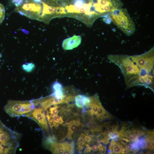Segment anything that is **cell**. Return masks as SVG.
Returning <instances> with one entry per match:
<instances>
[{
	"mask_svg": "<svg viewBox=\"0 0 154 154\" xmlns=\"http://www.w3.org/2000/svg\"><path fill=\"white\" fill-rule=\"evenodd\" d=\"M48 150L53 154H73L74 153V142H58L51 146Z\"/></svg>",
	"mask_w": 154,
	"mask_h": 154,
	"instance_id": "obj_8",
	"label": "cell"
},
{
	"mask_svg": "<svg viewBox=\"0 0 154 154\" xmlns=\"http://www.w3.org/2000/svg\"><path fill=\"white\" fill-rule=\"evenodd\" d=\"M34 107L31 100H10L8 101L4 109L9 115L12 117L27 116L33 111Z\"/></svg>",
	"mask_w": 154,
	"mask_h": 154,
	"instance_id": "obj_4",
	"label": "cell"
},
{
	"mask_svg": "<svg viewBox=\"0 0 154 154\" xmlns=\"http://www.w3.org/2000/svg\"><path fill=\"white\" fill-rule=\"evenodd\" d=\"M35 67V64L31 63L24 64L22 66L23 70L27 72H29L32 71Z\"/></svg>",
	"mask_w": 154,
	"mask_h": 154,
	"instance_id": "obj_15",
	"label": "cell"
},
{
	"mask_svg": "<svg viewBox=\"0 0 154 154\" xmlns=\"http://www.w3.org/2000/svg\"><path fill=\"white\" fill-rule=\"evenodd\" d=\"M45 111L40 108L34 107L33 111L27 117L35 121L47 135L50 134V131Z\"/></svg>",
	"mask_w": 154,
	"mask_h": 154,
	"instance_id": "obj_7",
	"label": "cell"
},
{
	"mask_svg": "<svg viewBox=\"0 0 154 154\" xmlns=\"http://www.w3.org/2000/svg\"><path fill=\"white\" fill-rule=\"evenodd\" d=\"M75 104L77 107L83 108L88 107L90 102V97L82 95H78L75 97Z\"/></svg>",
	"mask_w": 154,
	"mask_h": 154,
	"instance_id": "obj_13",
	"label": "cell"
},
{
	"mask_svg": "<svg viewBox=\"0 0 154 154\" xmlns=\"http://www.w3.org/2000/svg\"><path fill=\"white\" fill-rule=\"evenodd\" d=\"M84 136L85 142L86 144H88L93 140V139L85 131L84 133Z\"/></svg>",
	"mask_w": 154,
	"mask_h": 154,
	"instance_id": "obj_18",
	"label": "cell"
},
{
	"mask_svg": "<svg viewBox=\"0 0 154 154\" xmlns=\"http://www.w3.org/2000/svg\"><path fill=\"white\" fill-rule=\"evenodd\" d=\"M77 145H85L86 144L84 141V133H82L77 139Z\"/></svg>",
	"mask_w": 154,
	"mask_h": 154,
	"instance_id": "obj_17",
	"label": "cell"
},
{
	"mask_svg": "<svg viewBox=\"0 0 154 154\" xmlns=\"http://www.w3.org/2000/svg\"><path fill=\"white\" fill-rule=\"evenodd\" d=\"M138 138L133 134L130 132V133L127 135L126 139H128L130 141H133Z\"/></svg>",
	"mask_w": 154,
	"mask_h": 154,
	"instance_id": "obj_20",
	"label": "cell"
},
{
	"mask_svg": "<svg viewBox=\"0 0 154 154\" xmlns=\"http://www.w3.org/2000/svg\"><path fill=\"white\" fill-rule=\"evenodd\" d=\"M14 10L20 15L37 20L41 14L42 6L41 3H37L34 0H22Z\"/></svg>",
	"mask_w": 154,
	"mask_h": 154,
	"instance_id": "obj_5",
	"label": "cell"
},
{
	"mask_svg": "<svg viewBox=\"0 0 154 154\" xmlns=\"http://www.w3.org/2000/svg\"><path fill=\"white\" fill-rule=\"evenodd\" d=\"M103 20L107 23L112 21L128 36L133 34L135 31V23L125 8H121L114 10L108 15L103 17Z\"/></svg>",
	"mask_w": 154,
	"mask_h": 154,
	"instance_id": "obj_2",
	"label": "cell"
},
{
	"mask_svg": "<svg viewBox=\"0 0 154 154\" xmlns=\"http://www.w3.org/2000/svg\"><path fill=\"white\" fill-rule=\"evenodd\" d=\"M37 3H40L42 0H34Z\"/></svg>",
	"mask_w": 154,
	"mask_h": 154,
	"instance_id": "obj_22",
	"label": "cell"
},
{
	"mask_svg": "<svg viewBox=\"0 0 154 154\" xmlns=\"http://www.w3.org/2000/svg\"><path fill=\"white\" fill-rule=\"evenodd\" d=\"M22 1V0H12L13 3L15 4L16 6L19 5Z\"/></svg>",
	"mask_w": 154,
	"mask_h": 154,
	"instance_id": "obj_21",
	"label": "cell"
},
{
	"mask_svg": "<svg viewBox=\"0 0 154 154\" xmlns=\"http://www.w3.org/2000/svg\"><path fill=\"white\" fill-rule=\"evenodd\" d=\"M52 88L53 92L51 95L53 97V105L65 102L64 100L65 96L62 85L58 82H56L53 84Z\"/></svg>",
	"mask_w": 154,
	"mask_h": 154,
	"instance_id": "obj_9",
	"label": "cell"
},
{
	"mask_svg": "<svg viewBox=\"0 0 154 154\" xmlns=\"http://www.w3.org/2000/svg\"><path fill=\"white\" fill-rule=\"evenodd\" d=\"M82 37L80 35H74L63 41L62 46L65 50H71L78 46L81 44Z\"/></svg>",
	"mask_w": 154,
	"mask_h": 154,
	"instance_id": "obj_10",
	"label": "cell"
},
{
	"mask_svg": "<svg viewBox=\"0 0 154 154\" xmlns=\"http://www.w3.org/2000/svg\"><path fill=\"white\" fill-rule=\"evenodd\" d=\"M108 58L120 68L128 87L140 85L148 87L153 82V76L140 69L130 56L110 54Z\"/></svg>",
	"mask_w": 154,
	"mask_h": 154,
	"instance_id": "obj_1",
	"label": "cell"
},
{
	"mask_svg": "<svg viewBox=\"0 0 154 154\" xmlns=\"http://www.w3.org/2000/svg\"><path fill=\"white\" fill-rule=\"evenodd\" d=\"M66 125L67 127V132L66 137L69 139H72V136L77 132L80 127L84 126L81 124L78 119L72 120L66 123Z\"/></svg>",
	"mask_w": 154,
	"mask_h": 154,
	"instance_id": "obj_11",
	"label": "cell"
},
{
	"mask_svg": "<svg viewBox=\"0 0 154 154\" xmlns=\"http://www.w3.org/2000/svg\"><path fill=\"white\" fill-rule=\"evenodd\" d=\"M106 111L105 110L101 105L99 106L96 114L98 116H101Z\"/></svg>",
	"mask_w": 154,
	"mask_h": 154,
	"instance_id": "obj_19",
	"label": "cell"
},
{
	"mask_svg": "<svg viewBox=\"0 0 154 154\" xmlns=\"http://www.w3.org/2000/svg\"><path fill=\"white\" fill-rule=\"evenodd\" d=\"M125 146L118 140V139H112L109 145L108 149L109 152L108 153H125Z\"/></svg>",
	"mask_w": 154,
	"mask_h": 154,
	"instance_id": "obj_12",
	"label": "cell"
},
{
	"mask_svg": "<svg viewBox=\"0 0 154 154\" xmlns=\"http://www.w3.org/2000/svg\"><path fill=\"white\" fill-rule=\"evenodd\" d=\"M154 48L141 54L131 56V58L141 70L153 75Z\"/></svg>",
	"mask_w": 154,
	"mask_h": 154,
	"instance_id": "obj_6",
	"label": "cell"
},
{
	"mask_svg": "<svg viewBox=\"0 0 154 154\" xmlns=\"http://www.w3.org/2000/svg\"><path fill=\"white\" fill-rule=\"evenodd\" d=\"M5 15V9L3 5L0 3V24L3 21Z\"/></svg>",
	"mask_w": 154,
	"mask_h": 154,
	"instance_id": "obj_16",
	"label": "cell"
},
{
	"mask_svg": "<svg viewBox=\"0 0 154 154\" xmlns=\"http://www.w3.org/2000/svg\"><path fill=\"white\" fill-rule=\"evenodd\" d=\"M19 133L7 127L0 120V147L4 154L15 153L19 145Z\"/></svg>",
	"mask_w": 154,
	"mask_h": 154,
	"instance_id": "obj_3",
	"label": "cell"
},
{
	"mask_svg": "<svg viewBox=\"0 0 154 154\" xmlns=\"http://www.w3.org/2000/svg\"><path fill=\"white\" fill-rule=\"evenodd\" d=\"M88 129L92 130H102L103 125H101L93 118H92L90 121L88 125Z\"/></svg>",
	"mask_w": 154,
	"mask_h": 154,
	"instance_id": "obj_14",
	"label": "cell"
}]
</instances>
